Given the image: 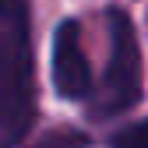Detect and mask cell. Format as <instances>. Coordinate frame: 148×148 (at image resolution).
I'll return each mask as SVG.
<instances>
[{"label": "cell", "mask_w": 148, "mask_h": 148, "mask_svg": "<svg viewBox=\"0 0 148 148\" xmlns=\"http://www.w3.org/2000/svg\"><path fill=\"white\" fill-rule=\"evenodd\" d=\"M35 120V57L28 4L0 0V148H14Z\"/></svg>", "instance_id": "obj_1"}, {"label": "cell", "mask_w": 148, "mask_h": 148, "mask_svg": "<svg viewBox=\"0 0 148 148\" xmlns=\"http://www.w3.org/2000/svg\"><path fill=\"white\" fill-rule=\"evenodd\" d=\"M53 88L60 99L81 102L92 92V67L81 49V25L60 21L53 32Z\"/></svg>", "instance_id": "obj_3"}, {"label": "cell", "mask_w": 148, "mask_h": 148, "mask_svg": "<svg viewBox=\"0 0 148 148\" xmlns=\"http://www.w3.org/2000/svg\"><path fill=\"white\" fill-rule=\"evenodd\" d=\"M141 99V46L123 11H109V64L99 92V116L127 113Z\"/></svg>", "instance_id": "obj_2"}, {"label": "cell", "mask_w": 148, "mask_h": 148, "mask_svg": "<svg viewBox=\"0 0 148 148\" xmlns=\"http://www.w3.org/2000/svg\"><path fill=\"white\" fill-rule=\"evenodd\" d=\"M35 148H81V138H74V134H49Z\"/></svg>", "instance_id": "obj_5"}, {"label": "cell", "mask_w": 148, "mask_h": 148, "mask_svg": "<svg viewBox=\"0 0 148 148\" xmlns=\"http://www.w3.org/2000/svg\"><path fill=\"white\" fill-rule=\"evenodd\" d=\"M109 145L113 148H148V116L131 123V127H123V131H116Z\"/></svg>", "instance_id": "obj_4"}]
</instances>
